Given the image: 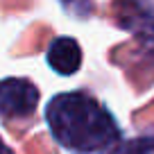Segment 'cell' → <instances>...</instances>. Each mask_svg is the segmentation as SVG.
Wrapping results in <instances>:
<instances>
[{"label": "cell", "instance_id": "6da1fadb", "mask_svg": "<svg viewBox=\"0 0 154 154\" xmlns=\"http://www.w3.org/2000/svg\"><path fill=\"white\" fill-rule=\"evenodd\" d=\"M48 120L63 145L79 152L104 149L118 138V127L86 93L59 95L48 106Z\"/></svg>", "mask_w": 154, "mask_h": 154}, {"label": "cell", "instance_id": "7a4b0ae2", "mask_svg": "<svg viewBox=\"0 0 154 154\" xmlns=\"http://www.w3.org/2000/svg\"><path fill=\"white\" fill-rule=\"evenodd\" d=\"M38 91L27 79H2L0 82V116L2 118H29L36 109Z\"/></svg>", "mask_w": 154, "mask_h": 154}, {"label": "cell", "instance_id": "3957f363", "mask_svg": "<svg viewBox=\"0 0 154 154\" xmlns=\"http://www.w3.org/2000/svg\"><path fill=\"white\" fill-rule=\"evenodd\" d=\"M48 61L57 72L70 75L82 63V50L75 43V38H57L54 43H50Z\"/></svg>", "mask_w": 154, "mask_h": 154}, {"label": "cell", "instance_id": "277c9868", "mask_svg": "<svg viewBox=\"0 0 154 154\" xmlns=\"http://www.w3.org/2000/svg\"><path fill=\"white\" fill-rule=\"evenodd\" d=\"M118 154H149V152H140V149H125V152H118Z\"/></svg>", "mask_w": 154, "mask_h": 154}, {"label": "cell", "instance_id": "5b68a950", "mask_svg": "<svg viewBox=\"0 0 154 154\" xmlns=\"http://www.w3.org/2000/svg\"><path fill=\"white\" fill-rule=\"evenodd\" d=\"M0 154H9V149L5 147V143H2V140H0Z\"/></svg>", "mask_w": 154, "mask_h": 154}]
</instances>
